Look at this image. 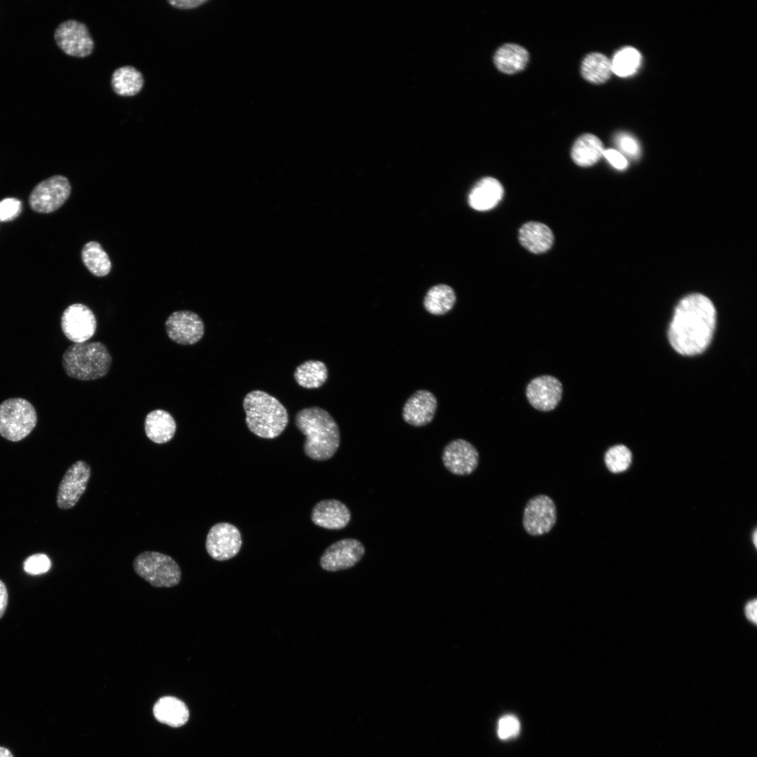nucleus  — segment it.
<instances>
[{
  "mask_svg": "<svg viewBox=\"0 0 757 757\" xmlns=\"http://www.w3.org/2000/svg\"><path fill=\"white\" fill-rule=\"evenodd\" d=\"M456 294L453 289L446 285H437L431 287L423 300L425 310L436 315H444L449 312L456 302Z\"/></svg>",
  "mask_w": 757,
  "mask_h": 757,
  "instance_id": "bb28decb",
  "label": "nucleus"
},
{
  "mask_svg": "<svg viewBox=\"0 0 757 757\" xmlns=\"http://www.w3.org/2000/svg\"><path fill=\"white\" fill-rule=\"evenodd\" d=\"M142 74L130 65L117 68L112 74L111 86L118 95L131 97L138 94L144 86Z\"/></svg>",
  "mask_w": 757,
  "mask_h": 757,
  "instance_id": "5701e85b",
  "label": "nucleus"
},
{
  "mask_svg": "<svg viewBox=\"0 0 757 757\" xmlns=\"http://www.w3.org/2000/svg\"><path fill=\"white\" fill-rule=\"evenodd\" d=\"M716 320L715 307L708 297L701 294L685 296L676 306L669 325L671 346L683 355L702 353L711 342Z\"/></svg>",
  "mask_w": 757,
  "mask_h": 757,
  "instance_id": "f257e3e1",
  "label": "nucleus"
},
{
  "mask_svg": "<svg viewBox=\"0 0 757 757\" xmlns=\"http://www.w3.org/2000/svg\"><path fill=\"white\" fill-rule=\"evenodd\" d=\"M557 521L556 505L551 498L538 495L526 503L523 514L525 531L533 536L550 532Z\"/></svg>",
  "mask_w": 757,
  "mask_h": 757,
  "instance_id": "9d476101",
  "label": "nucleus"
},
{
  "mask_svg": "<svg viewBox=\"0 0 757 757\" xmlns=\"http://www.w3.org/2000/svg\"><path fill=\"white\" fill-rule=\"evenodd\" d=\"M153 712L158 721L174 728L184 725L189 717L186 705L172 696L160 698L154 704Z\"/></svg>",
  "mask_w": 757,
  "mask_h": 757,
  "instance_id": "4be33fe9",
  "label": "nucleus"
},
{
  "mask_svg": "<svg viewBox=\"0 0 757 757\" xmlns=\"http://www.w3.org/2000/svg\"><path fill=\"white\" fill-rule=\"evenodd\" d=\"M603 156L616 169L624 170L627 167V161L618 151L609 149L603 151Z\"/></svg>",
  "mask_w": 757,
  "mask_h": 757,
  "instance_id": "c9c22d12",
  "label": "nucleus"
},
{
  "mask_svg": "<svg viewBox=\"0 0 757 757\" xmlns=\"http://www.w3.org/2000/svg\"><path fill=\"white\" fill-rule=\"evenodd\" d=\"M294 422L306 436L304 451L315 461L331 458L340 444L339 426L329 412L318 407L304 408L298 411Z\"/></svg>",
  "mask_w": 757,
  "mask_h": 757,
  "instance_id": "f03ea898",
  "label": "nucleus"
},
{
  "mask_svg": "<svg viewBox=\"0 0 757 757\" xmlns=\"http://www.w3.org/2000/svg\"><path fill=\"white\" fill-rule=\"evenodd\" d=\"M437 408L435 396L428 390H419L405 402L402 417L405 422L413 426H424L432 421Z\"/></svg>",
  "mask_w": 757,
  "mask_h": 757,
  "instance_id": "f3484780",
  "label": "nucleus"
},
{
  "mask_svg": "<svg viewBox=\"0 0 757 757\" xmlns=\"http://www.w3.org/2000/svg\"><path fill=\"white\" fill-rule=\"evenodd\" d=\"M364 552V547L359 540L354 538L342 539L325 550L320 558V566L328 571L347 569L355 566Z\"/></svg>",
  "mask_w": 757,
  "mask_h": 757,
  "instance_id": "4468645a",
  "label": "nucleus"
},
{
  "mask_svg": "<svg viewBox=\"0 0 757 757\" xmlns=\"http://www.w3.org/2000/svg\"><path fill=\"white\" fill-rule=\"evenodd\" d=\"M61 328L64 336L74 343L86 342L96 332V318L87 306L74 304L63 311Z\"/></svg>",
  "mask_w": 757,
  "mask_h": 757,
  "instance_id": "1a4fd4ad",
  "label": "nucleus"
},
{
  "mask_svg": "<svg viewBox=\"0 0 757 757\" xmlns=\"http://www.w3.org/2000/svg\"><path fill=\"white\" fill-rule=\"evenodd\" d=\"M242 546L240 531L234 525L221 522L210 529L205 542L206 550L215 560L224 561L235 557Z\"/></svg>",
  "mask_w": 757,
  "mask_h": 757,
  "instance_id": "ddd939ff",
  "label": "nucleus"
},
{
  "mask_svg": "<svg viewBox=\"0 0 757 757\" xmlns=\"http://www.w3.org/2000/svg\"><path fill=\"white\" fill-rule=\"evenodd\" d=\"M641 62V55L636 49L630 46L622 48L611 62L612 72L621 77L630 76L637 71Z\"/></svg>",
  "mask_w": 757,
  "mask_h": 757,
  "instance_id": "c756f323",
  "label": "nucleus"
},
{
  "mask_svg": "<svg viewBox=\"0 0 757 757\" xmlns=\"http://www.w3.org/2000/svg\"><path fill=\"white\" fill-rule=\"evenodd\" d=\"M347 506L335 499L322 500L315 504L311 512V520L317 526L327 529L339 530L350 520Z\"/></svg>",
  "mask_w": 757,
  "mask_h": 757,
  "instance_id": "a211bd4d",
  "label": "nucleus"
},
{
  "mask_svg": "<svg viewBox=\"0 0 757 757\" xmlns=\"http://www.w3.org/2000/svg\"><path fill=\"white\" fill-rule=\"evenodd\" d=\"M604 461L607 468L613 473L626 470L631 464L632 453L629 449L622 444L615 445L606 452Z\"/></svg>",
  "mask_w": 757,
  "mask_h": 757,
  "instance_id": "7c9ffc66",
  "label": "nucleus"
},
{
  "mask_svg": "<svg viewBox=\"0 0 757 757\" xmlns=\"http://www.w3.org/2000/svg\"><path fill=\"white\" fill-rule=\"evenodd\" d=\"M0 757H13L12 753L8 749L0 746Z\"/></svg>",
  "mask_w": 757,
  "mask_h": 757,
  "instance_id": "ea45409f",
  "label": "nucleus"
},
{
  "mask_svg": "<svg viewBox=\"0 0 757 757\" xmlns=\"http://www.w3.org/2000/svg\"><path fill=\"white\" fill-rule=\"evenodd\" d=\"M71 193L69 180L62 175H54L39 183L32 191L29 203L39 213H50L60 207Z\"/></svg>",
  "mask_w": 757,
  "mask_h": 757,
  "instance_id": "0eeeda50",
  "label": "nucleus"
},
{
  "mask_svg": "<svg viewBox=\"0 0 757 757\" xmlns=\"http://www.w3.org/2000/svg\"><path fill=\"white\" fill-rule=\"evenodd\" d=\"M22 212V203L15 198H6L0 200V221H10L17 218Z\"/></svg>",
  "mask_w": 757,
  "mask_h": 757,
  "instance_id": "f704fd0d",
  "label": "nucleus"
},
{
  "mask_svg": "<svg viewBox=\"0 0 757 757\" xmlns=\"http://www.w3.org/2000/svg\"><path fill=\"white\" fill-rule=\"evenodd\" d=\"M8 604V592L4 583L0 580V618L4 615Z\"/></svg>",
  "mask_w": 757,
  "mask_h": 757,
  "instance_id": "58836bf2",
  "label": "nucleus"
},
{
  "mask_svg": "<svg viewBox=\"0 0 757 757\" xmlns=\"http://www.w3.org/2000/svg\"><path fill=\"white\" fill-rule=\"evenodd\" d=\"M744 614L748 620L753 624L757 622V601L756 599L749 601L744 606Z\"/></svg>",
  "mask_w": 757,
  "mask_h": 757,
  "instance_id": "4c0bfd02",
  "label": "nucleus"
},
{
  "mask_svg": "<svg viewBox=\"0 0 757 757\" xmlns=\"http://www.w3.org/2000/svg\"><path fill=\"white\" fill-rule=\"evenodd\" d=\"M562 384L556 377L543 375L532 379L527 385L526 395L530 404L541 411L555 409L562 396Z\"/></svg>",
  "mask_w": 757,
  "mask_h": 757,
  "instance_id": "dca6fc26",
  "label": "nucleus"
},
{
  "mask_svg": "<svg viewBox=\"0 0 757 757\" xmlns=\"http://www.w3.org/2000/svg\"><path fill=\"white\" fill-rule=\"evenodd\" d=\"M176 428V422L172 415L163 409L153 410L145 418L146 435L157 444H164L171 440Z\"/></svg>",
  "mask_w": 757,
  "mask_h": 757,
  "instance_id": "aec40b11",
  "label": "nucleus"
},
{
  "mask_svg": "<svg viewBox=\"0 0 757 757\" xmlns=\"http://www.w3.org/2000/svg\"><path fill=\"white\" fill-rule=\"evenodd\" d=\"M444 467L456 475H468L477 468L479 453L468 441L456 439L448 443L442 452Z\"/></svg>",
  "mask_w": 757,
  "mask_h": 757,
  "instance_id": "2eb2a0df",
  "label": "nucleus"
},
{
  "mask_svg": "<svg viewBox=\"0 0 757 757\" xmlns=\"http://www.w3.org/2000/svg\"><path fill=\"white\" fill-rule=\"evenodd\" d=\"M111 362L108 348L100 341L74 343L65 350L62 358V364L67 376L80 381L104 377Z\"/></svg>",
  "mask_w": 757,
  "mask_h": 757,
  "instance_id": "20e7f679",
  "label": "nucleus"
},
{
  "mask_svg": "<svg viewBox=\"0 0 757 757\" xmlns=\"http://www.w3.org/2000/svg\"><path fill=\"white\" fill-rule=\"evenodd\" d=\"M36 423V411L27 400L13 397L0 404V435L6 439L18 442L25 439Z\"/></svg>",
  "mask_w": 757,
  "mask_h": 757,
  "instance_id": "39448f33",
  "label": "nucleus"
},
{
  "mask_svg": "<svg viewBox=\"0 0 757 757\" xmlns=\"http://www.w3.org/2000/svg\"><path fill=\"white\" fill-rule=\"evenodd\" d=\"M611 73V62L606 55L601 53H589L582 62V76L590 83H603L610 78Z\"/></svg>",
  "mask_w": 757,
  "mask_h": 757,
  "instance_id": "cd10ccee",
  "label": "nucleus"
},
{
  "mask_svg": "<svg viewBox=\"0 0 757 757\" xmlns=\"http://www.w3.org/2000/svg\"><path fill=\"white\" fill-rule=\"evenodd\" d=\"M165 325L168 336L179 345H193L204 335L205 326L202 319L191 311L173 312L167 318Z\"/></svg>",
  "mask_w": 757,
  "mask_h": 757,
  "instance_id": "f8f14e48",
  "label": "nucleus"
},
{
  "mask_svg": "<svg viewBox=\"0 0 757 757\" xmlns=\"http://www.w3.org/2000/svg\"><path fill=\"white\" fill-rule=\"evenodd\" d=\"M90 477V465L83 461L73 463L66 471L57 490L56 503L59 508L68 510L79 500Z\"/></svg>",
  "mask_w": 757,
  "mask_h": 757,
  "instance_id": "9b49d317",
  "label": "nucleus"
},
{
  "mask_svg": "<svg viewBox=\"0 0 757 757\" xmlns=\"http://www.w3.org/2000/svg\"><path fill=\"white\" fill-rule=\"evenodd\" d=\"M520 722L512 714H506L500 717L498 723V736L500 739L506 740L515 737L520 732Z\"/></svg>",
  "mask_w": 757,
  "mask_h": 757,
  "instance_id": "2f4dec72",
  "label": "nucleus"
},
{
  "mask_svg": "<svg viewBox=\"0 0 757 757\" xmlns=\"http://www.w3.org/2000/svg\"><path fill=\"white\" fill-rule=\"evenodd\" d=\"M207 0H170L168 3L178 9H192L206 3Z\"/></svg>",
  "mask_w": 757,
  "mask_h": 757,
  "instance_id": "e433bc0d",
  "label": "nucleus"
},
{
  "mask_svg": "<svg viewBox=\"0 0 757 757\" xmlns=\"http://www.w3.org/2000/svg\"><path fill=\"white\" fill-rule=\"evenodd\" d=\"M601 141L592 134H584L575 142L572 150L573 161L579 166L588 167L596 163L603 156Z\"/></svg>",
  "mask_w": 757,
  "mask_h": 757,
  "instance_id": "393cba45",
  "label": "nucleus"
},
{
  "mask_svg": "<svg viewBox=\"0 0 757 757\" xmlns=\"http://www.w3.org/2000/svg\"><path fill=\"white\" fill-rule=\"evenodd\" d=\"M54 37L58 47L73 57H86L94 50L95 43L87 26L76 20L61 22L55 30Z\"/></svg>",
  "mask_w": 757,
  "mask_h": 757,
  "instance_id": "6e6552de",
  "label": "nucleus"
},
{
  "mask_svg": "<svg viewBox=\"0 0 757 757\" xmlns=\"http://www.w3.org/2000/svg\"><path fill=\"white\" fill-rule=\"evenodd\" d=\"M51 566L50 559L44 554H35L24 562L25 571L30 575H39L47 572Z\"/></svg>",
  "mask_w": 757,
  "mask_h": 757,
  "instance_id": "72a5a7b5",
  "label": "nucleus"
},
{
  "mask_svg": "<svg viewBox=\"0 0 757 757\" xmlns=\"http://www.w3.org/2000/svg\"><path fill=\"white\" fill-rule=\"evenodd\" d=\"M528 51L521 46L507 43L498 49L494 55L496 67L505 74H514L524 69L528 61Z\"/></svg>",
  "mask_w": 757,
  "mask_h": 757,
  "instance_id": "b1692460",
  "label": "nucleus"
},
{
  "mask_svg": "<svg viewBox=\"0 0 757 757\" xmlns=\"http://www.w3.org/2000/svg\"><path fill=\"white\" fill-rule=\"evenodd\" d=\"M756 538H756V531L754 532V533H753V543H754V545H755L756 547Z\"/></svg>",
  "mask_w": 757,
  "mask_h": 757,
  "instance_id": "a19ab883",
  "label": "nucleus"
},
{
  "mask_svg": "<svg viewBox=\"0 0 757 757\" xmlns=\"http://www.w3.org/2000/svg\"><path fill=\"white\" fill-rule=\"evenodd\" d=\"M135 572L156 587H171L181 580V570L170 556L158 552L146 551L133 561Z\"/></svg>",
  "mask_w": 757,
  "mask_h": 757,
  "instance_id": "423d86ee",
  "label": "nucleus"
},
{
  "mask_svg": "<svg viewBox=\"0 0 757 757\" xmlns=\"http://www.w3.org/2000/svg\"><path fill=\"white\" fill-rule=\"evenodd\" d=\"M520 243L527 250L535 254L547 251L552 245L554 236L544 224L530 221L524 224L519 231Z\"/></svg>",
  "mask_w": 757,
  "mask_h": 757,
  "instance_id": "412c9836",
  "label": "nucleus"
},
{
  "mask_svg": "<svg viewBox=\"0 0 757 757\" xmlns=\"http://www.w3.org/2000/svg\"><path fill=\"white\" fill-rule=\"evenodd\" d=\"M328 377L326 364L320 360H309L299 364L294 372V378L300 386L313 389L322 386Z\"/></svg>",
  "mask_w": 757,
  "mask_h": 757,
  "instance_id": "a878e982",
  "label": "nucleus"
},
{
  "mask_svg": "<svg viewBox=\"0 0 757 757\" xmlns=\"http://www.w3.org/2000/svg\"><path fill=\"white\" fill-rule=\"evenodd\" d=\"M243 407L248 429L259 437H277L288 423L286 408L277 398L264 391L255 390L248 393Z\"/></svg>",
  "mask_w": 757,
  "mask_h": 757,
  "instance_id": "7ed1b4c3",
  "label": "nucleus"
},
{
  "mask_svg": "<svg viewBox=\"0 0 757 757\" xmlns=\"http://www.w3.org/2000/svg\"><path fill=\"white\" fill-rule=\"evenodd\" d=\"M81 257L84 265L94 275L102 277L110 272L111 268L110 259L97 242L87 243L83 247Z\"/></svg>",
  "mask_w": 757,
  "mask_h": 757,
  "instance_id": "c85d7f7f",
  "label": "nucleus"
},
{
  "mask_svg": "<svg viewBox=\"0 0 757 757\" xmlns=\"http://www.w3.org/2000/svg\"><path fill=\"white\" fill-rule=\"evenodd\" d=\"M503 192V186L496 179L486 177L480 179L472 188L468 203L476 210H489L498 204Z\"/></svg>",
  "mask_w": 757,
  "mask_h": 757,
  "instance_id": "6ab92c4d",
  "label": "nucleus"
},
{
  "mask_svg": "<svg viewBox=\"0 0 757 757\" xmlns=\"http://www.w3.org/2000/svg\"><path fill=\"white\" fill-rule=\"evenodd\" d=\"M615 142L619 149L627 156L632 158L639 156V143L632 135L627 132L618 133L615 137Z\"/></svg>",
  "mask_w": 757,
  "mask_h": 757,
  "instance_id": "473e14b6",
  "label": "nucleus"
}]
</instances>
